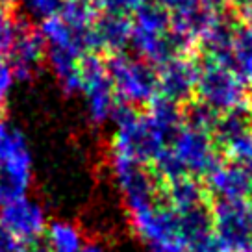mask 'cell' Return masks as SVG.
I'll use <instances>...</instances> for the list:
<instances>
[{
	"label": "cell",
	"mask_w": 252,
	"mask_h": 252,
	"mask_svg": "<svg viewBox=\"0 0 252 252\" xmlns=\"http://www.w3.org/2000/svg\"><path fill=\"white\" fill-rule=\"evenodd\" d=\"M130 47L135 56L154 67H161L182 56L195 54V41L174 30L171 13L152 0L132 13V39Z\"/></svg>",
	"instance_id": "cell-1"
},
{
	"label": "cell",
	"mask_w": 252,
	"mask_h": 252,
	"mask_svg": "<svg viewBox=\"0 0 252 252\" xmlns=\"http://www.w3.org/2000/svg\"><path fill=\"white\" fill-rule=\"evenodd\" d=\"M204 186L212 200L251 198L252 176L245 163L224 158L204 180Z\"/></svg>",
	"instance_id": "cell-14"
},
{
	"label": "cell",
	"mask_w": 252,
	"mask_h": 252,
	"mask_svg": "<svg viewBox=\"0 0 252 252\" xmlns=\"http://www.w3.org/2000/svg\"><path fill=\"white\" fill-rule=\"evenodd\" d=\"M17 82V74L6 56H0V106L8 102Z\"/></svg>",
	"instance_id": "cell-25"
},
{
	"label": "cell",
	"mask_w": 252,
	"mask_h": 252,
	"mask_svg": "<svg viewBox=\"0 0 252 252\" xmlns=\"http://www.w3.org/2000/svg\"><path fill=\"white\" fill-rule=\"evenodd\" d=\"M2 202H4V200H2V195H0V208H2Z\"/></svg>",
	"instance_id": "cell-34"
},
{
	"label": "cell",
	"mask_w": 252,
	"mask_h": 252,
	"mask_svg": "<svg viewBox=\"0 0 252 252\" xmlns=\"http://www.w3.org/2000/svg\"><path fill=\"white\" fill-rule=\"evenodd\" d=\"M132 230L147 245L149 252L156 251H173L186 252L184 241L180 236V222L178 212L173 210L165 202V198L149 210L128 215Z\"/></svg>",
	"instance_id": "cell-7"
},
{
	"label": "cell",
	"mask_w": 252,
	"mask_h": 252,
	"mask_svg": "<svg viewBox=\"0 0 252 252\" xmlns=\"http://www.w3.org/2000/svg\"><path fill=\"white\" fill-rule=\"evenodd\" d=\"M26 15L33 21H47L50 17L58 15L63 8V0H19Z\"/></svg>",
	"instance_id": "cell-23"
},
{
	"label": "cell",
	"mask_w": 252,
	"mask_h": 252,
	"mask_svg": "<svg viewBox=\"0 0 252 252\" xmlns=\"http://www.w3.org/2000/svg\"><path fill=\"white\" fill-rule=\"evenodd\" d=\"M33 180V158L26 145L0 165V195L2 200L26 197Z\"/></svg>",
	"instance_id": "cell-17"
},
{
	"label": "cell",
	"mask_w": 252,
	"mask_h": 252,
	"mask_svg": "<svg viewBox=\"0 0 252 252\" xmlns=\"http://www.w3.org/2000/svg\"><path fill=\"white\" fill-rule=\"evenodd\" d=\"M154 4H158L159 8H163L167 13H182V11H188V9L195 8L198 4H202V0H152Z\"/></svg>",
	"instance_id": "cell-27"
},
{
	"label": "cell",
	"mask_w": 252,
	"mask_h": 252,
	"mask_svg": "<svg viewBox=\"0 0 252 252\" xmlns=\"http://www.w3.org/2000/svg\"><path fill=\"white\" fill-rule=\"evenodd\" d=\"M80 94L84 96L87 121L93 126L111 123L119 108L117 94L113 91L108 65L98 54L84 56L80 65Z\"/></svg>",
	"instance_id": "cell-5"
},
{
	"label": "cell",
	"mask_w": 252,
	"mask_h": 252,
	"mask_svg": "<svg viewBox=\"0 0 252 252\" xmlns=\"http://www.w3.org/2000/svg\"><path fill=\"white\" fill-rule=\"evenodd\" d=\"M15 4H19V0H0V8H11Z\"/></svg>",
	"instance_id": "cell-30"
},
{
	"label": "cell",
	"mask_w": 252,
	"mask_h": 252,
	"mask_svg": "<svg viewBox=\"0 0 252 252\" xmlns=\"http://www.w3.org/2000/svg\"><path fill=\"white\" fill-rule=\"evenodd\" d=\"M132 39V15L117 11H100L87 32V50L98 54L126 52Z\"/></svg>",
	"instance_id": "cell-13"
},
{
	"label": "cell",
	"mask_w": 252,
	"mask_h": 252,
	"mask_svg": "<svg viewBox=\"0 0 252 252\" xmlns=\"http://www.w3.org/2000/svg\"><path fill=\"white\" fill-rule=\"evenodd\" d=\"M26 145H28V141L19 130L11 128L4 121H0V165L4 161H8L17 150H21Z\"/></svg>",
	"instance_id": "cell-22"
},
{
	"label": "cell",
	"mask_w": 252,
	"mask_h": 252,
	"mask_svg": "<svg viewBox=\"0 0 252 252\" xmlns=\"http://www.w3.org/2000/svg\"><path fill=\"white\" fill-rule=\"evenodd\" d=\"M147 2L150 0H94L100 11H117V13H128V15L135 13Z\"/></svg>",
	"instance_id": "cell-26"
},
{
	"label": "cell",
	"mask_w": 252,
	"mask_h": 252,
	"mask_svg": "<svg viewBox=\"0 0 252 252\" xmlns=\"http://www.w3.org/2000/svg\"><path fill=\"white\" fill-rule=\"evenodd\" d=\"M213 232L226 252H241L252 243L251 200H212Z\"/></svg>",
	"instance_id": "cell-10"
},
{
	"label": "cell",
	"mask_w": 252,
	"mask_h": 252,
	"mask_svg": "<svg viewBox=\"0 0 252 252\" xmlns=\"http://www.w3.org/2000/svg\"><path fill=\"white\" fill-rule=\"evenodd\" d=\"M41 37L47 45V63L63 91L80 93V65L87 50V33L74 30L60 13L43 21Z\"/></svg>",
	"instance_id": "cell-2"
},
{
	"label": "cell",
	"mask_w": 252,
	"mask_h": 252,
	"mask_svg": "<svg viewBox=\"0 0 252 252\" xmlns=\"http://www.w3.org/2000/svg\"><path fill=\"white\" fill-rule=\"evenodd\" d=\"M17 74V80H30L39 72L41 65L47 62V45L41 37V32L21 24L11 50L6 56Z\"/></svg>",
	"instance_id": "cell-16"
},
{
	"label": "cell",
	"mask_w": 252,
	"mask_h": 252,
	"mask_svg": "<svg viewBox=\"0 0 252 252\" xmlns=\"http://www.w3.org/2000/svg\"><path fill=\"white\" fill-rule=\"evenodd\" d=\"M213 141L226 159L247 163L252 159V100L220 113Z\"/></svg>",
	"instance_id": "cell-8"
},
{
	"label": "cell",
	"mask_w": 252,
	"mask_h": 252,
	"mask_svg": "<svg viewBox=\"0 0 252 252\" xmlns=\"http://www.w3.org/2000/svg\"><path fill=\"white\" fill-rule=\"evenodd\" d=\"M165 202L176 212H188L198 206L210 204V195L202 180L193 176H182L173 182H167L163 188Z\"/></svg>",
	"instance_id": "cell-18"
},
{
	"label": "cell",
	"mask_w": 252,
	"mask_h": 252,
	"mask_svg": "<svg viewBox=\"0 0 252 252\" xmlns=\"http://www.w3.org/2000/svg\"><path fill=\"white\" fill-rule=\"evenodd\" d=\"M110 169L128 215L149 210L163 200L165 184L159 180L150 165L126 158L110 156Z\"/></svg>",
	"instance_id": "cell-4"
},
{
	"label": "cell",
	"mask_w": 252,
	"mask_h": 252,
	"mask_svg": "<svg viewBox=\"0 0 252 252\" xmlns=\"http://www.w3.org/2000/svg\"><path fill=\"white\" fill-rule=\"evenodd\" d=\"M63 4H94V0H63Z\"/></svg>",
	"instance_id": "cell-31"
},
{
	"label": "cell",
	"mask_w": 252,
	"mask_h": 252,
	"mask_svg": "<svg viewBox=\"0 0 252 252\" xmlns=\"http://www.w3.org/2000/svg\"><path fill=\"white\" fill-rule=\"evenodd\" d=\"M251 226H252V200H251Z\"/></svg>",
	"instance_id": "cell-33"
},
{
	"label": "cell",
	"mask_w": 252,
	"mask_h": 252,
	"mask_svg": "<svg viewBox=\"0 0 252 252\" xmlns=\"http://www.w3.org/2000/svg\"><path fill=\"white\" fill-rule=\"evenodd\" d=\"M39 252H50V251H47V249H41V251Z\"/></svg>",
	"instance_id": "cell-35"
},
{
	"label": "cell",
	"mask_w": 252,
	"mask_h": 252,
	"mask_svg": "<svg viewBox=\"0 0 252 252\" xmlns=\"http://www.w3.org/2000/svg\"><path fill=\"white\" fill-rule=\"evenodd\" d=\"M239 21V19H237ZM228 67L236 72V76L243 82L247 89H252V23L237 24L236 37L232 45Z\"/></svg>",
	"instance_id": "cell-19"
},
{
	"label": "cell",
	"mask_w": 252,
	"mask_h": 252,
	"mask_svg": "<svg viewBox=\"0 0 252 252\" xmlns=\"http://www.w3.org/2000/svg\"><path fill=\"white\" fill-rule=\"evenodd\" d=\"M47 251L50 252H82L86 239L84 232L72 220H50L45 232Z\"/></svg>",
	"instance_id": "cell-20"
},
{
	"label": "cell",
	"mask_w": 252,
	"mask_h": 252,
	"mask_svg": "<svg viewBox=\"0 0 252 252\" xmlns=\"http://www.w3.org/2000/svg\"><path fill=\"white\" fill-rule=\"evenodd\" d=\"M0 252H28L23 243H19L15 237H11L6 230L0 228Z\"/></svg>",
	"instance_id": "cell-28"
},
{
	"label": "cell",
	"mask_w": 252,
	"mask_h": 252,
	"mask_svg": "<svg viewBox=\"0 0 252 252\" xmlns=\"http://www.w3.org/2000/svg\"><path fill=\"white\" fill-rule=\"evenodd\" d=\"M0 121H2V119H0Z\"/></svg>",
	"instance_id": "cell-36"
},
{
	"label": "cell",
	"mask_w": 252,
	"mask_h": 252,
	"mask_svg": "<svg viewBox=\"0 0 252 252\" xmlns=\"http://www.w3.org/2000/svg\"><path fill=\"white\" fill-rule=\"evenodd\" d=\"M241 252H252V243L247 245V247H245V249H243V251H241Z\"/></svg>",
	"instance_id": "cell-32"
},
{
	"label": "cell",
	"mask_w": 252,
	"mask_h": 252,
	"mask_svg": "<svg viewBox=\"0 0 252 252\" xmlns=\"http://www.w3.org/2000/svg\"><path fill=\"white\" fill-rule=\"evenodd\" d=\"M21 30V23L8 11L0 8V56H8Z\"/></svg>",
	"instance_id": "cell-24"
},
{
	"label": "cell",
	"mask_w": 252,
	"mask_h": 252,
	"mask_svg": "<svg viewBox=\"0 0 252 252\" xmlns=\"http://www.w3.org/2000/svg\"><path fill=\"white\" fill-rule=\"evenodd\" d=\"M48 226L47 210L32 197H21L2 202L0 228L15 237L19 243H33L45 237Z\"/></svg>",
	"instance_id": "cell-11"
},
{
	"label": "cell",
	"mask_w": 252,
	"mask_h": 252,
	"mask_svg": "<svg viewBox=\"0 0 252 252\" xmlns=\"http://www.w3.org/2000/svg\"><path fill=\"white\" fill-rule=\"evenodd\" d=\"M82 252H108V249H106L102 243H98V241H87V243L84 245Z\"/></svg>",
	"instance_id": "cell-29"
},
{
	"label": "cell",
	"mask_w": 252,
	"mask_h": 252,
	"mask_svg": "<svg viewBox=\"0 0 252 252\" xmlns=\"http://www.w3.org/2000/svg\"><path fill=\"white\" fill-rule=\"evenodd\" d=\"M198 62H200V71H198L195 100L212 108L219 115L245 102H251L247 86L237 78L236 72L230 67L208 62L202 58H198Z\"/></svg>",
	"instance_id": "cell-6"
},
{
	"label": "cell",
	"mask_w": 252,
	"mask_h": 252,
	"mask_svg": "<svg viewBox=\"0 0 252 252\" xmlns=\"http://www.w3.org/2000/svg\"><path fill=\"white\" fill-rule=\"evenodd\" d=\"M237 24H239V21L234 13H226L224 9L219 11L212 21V24L200 35V39L197 41L198 56L202 60L228 67Z\"/></svg>",
	"instance_id": "cell-15"
},
{
	"label": "cell",
	"mask_w": 252,
	"mask_h": 252,
	"mask_svg": "<svg viewBox=\"0 0 252 252\" xmlns=\"http://www.w3.org/2000/svg\"><path fill=\"white\" fill-rule=\"evenodd\" d=\"M119 104L147 108L158 96V69L139 56L121 52L106 60Z\"/></svg>",
	"instance_id": "cell-3"
},
{
	"label": "cell",
	"mask_w": 252,
	"mask_h": 252,
	"mask_svg": "<svg viewBox=\"0 0 252 252\" xmlns=\"http://www.w3.org/2000/svg\"><path fill=\"white\" fill-rule=\"evenodd\" d=\"M188 176L204 182L210 173L224 159L213 141V135L184 125L169 145Z\"/></svg>",
	"instance_id": "cell-9"
},
{
	"label": "cell",
	"mask_w": 252,
	"mask_h": 252,
	"mask_svg": "<svg viewBox=\"0 0 252 252\" xmlns=\"http://www.w3.org/2000/svg\"><path fill=\"white\" fill-rule=\"evenodd\" d=\"M200 62L195 54L182 56L158 67V94L178 106L195 100Z\"/></svg>",
	"instance_id": "cell-12"
},
{
	"label": "cell",
	"mask_w": 252,
	"mask_h": 252,
	"mask_svg": "<svg viewBox=\"0 0 252 252\" xmlns=\"http://www.w3.org/2000/svg\"><path fill=\"white\" fill-rule=\"evenodd\" d=\"M217 119H219L217 111H213L212 108H208L198 100H191L188 106H184V125L191 126L195 130L213 134Z\"/></svg>",
	"instance_id": "cell-21"
}]
</instances>
